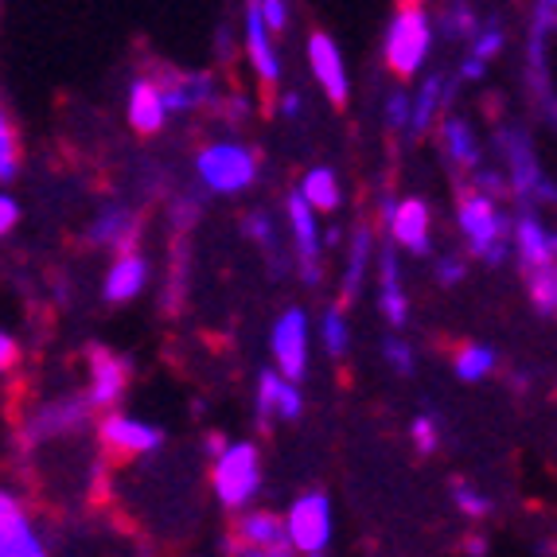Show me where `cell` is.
Masks as SVG:
<instances>
[{"mask_svg":"<svg viewBox=\"0 0 557 557\" xmlns=\"http://www.w3.org/2000/svg\"><path fill=\"white\" fill-rule=\"evenodd\" d=\"M94 425H98V413H94L83 391L47 394V398H32L28 406L16 409L12 445H16V456H36L44 448L71 445L83 433H90Z\"/></svg>","mask_w":557,"mask_h":557,"instance_id":"obj_1","label":"cell"},{"mask_svg":"<svg viewBox=\"0 0 557 557\" xmlns=\"http://www.w3.org/2000/svg\"><path fill=\"white\" fill-rule=\"evenodd\" d=\"M495 152H499V172L507 176L515 211H546L557 207V180L542 168V157L534 149L527 125L519 121H503L492 133Z\"/></svg>","mask_w":557,"mask_h":557,"instance_id":"obj_2","label":"cell"},{"mask_svg":"<svg viewBox=\"0 0 557 557\" xmlns=\"http://www.w3.org/2000/svg\"><path fill=\"white\" fill-rule=\"evenodd\" d=\"M511 203H495L472 187H456V231L465 253L487 270H503L511 261Z\"/></svg>","mask_w":557,"mask_h":557,"instance_id":"obj_3","label":"cell"},{"mask_svg":"<svg viewBox=\"0 0 557 557\" xmlns=\"http://www.w3.org/2000/svg\"><path fill=\"white\" fill-rule=\"evenodd\" d=\"M437 47V32H433V9L406 0L391 12L386 28H382V63L398 83H413L429 71Z\"/></svg>","mask_w":557,"mask_h":557,"instance_id":"obj_4","label":"cell"},{"mask_svg":"<svg viewBox=\"0 0 557 557\" xmlns=\"http://www.w3.org/2000/svg\"><path fill=\"white\" fill-rule=\"evenodd\" d=\"M191 168H196V184L207 196L234 199L253 191V184L261 180V149L242 137H214L199 145Z\"/></svg>","mask_w":557,"mask_h":557,"instance_id":"obj_5","label":"cell"},{"mask_svg":"<svg viewBox=\"0 0 557 557\" xmlns=\"http://www.w3.org/2000/svg\"><path fill=\"white\" fill-rule=\"evenodd\" d=\"M265 465H261L258 441H226V448L211 460V492L219 507L231 515H242L258 507Z\"/></svg>","mask_w":557,"mask_h":557,"instance_id":"obj_6","label":"cell"},{"mask_svg":"<svg viewBox=\"0 0 557 557\" xmlns=\"http://www.w3.org/2000/svg\"><path fill=\"white\" fill-rule=\"evenodd\" d=\"M285 534H288V546L297 557H320L327 554L335 539V511H332V499L327 492L312 487V492H300L297 499L285 507Z\"/></svg>","mask_w":557,"mask_h":557,"instance_id":"obj_7","label":"cell"},{"mask_svg":"<svg viewBox=\"0 0 557 557\" xmlns=\"http://www.w3.org/2000/svg\"><path fill=\"white\" fill-rule=\"evenodd\" d=\"M160 94H164L168 117H196V113H214L223 102V83L214 78V71H180V66H152Z\"/></svg>","mask_w":557,"mask_h":557,"instance_id":"obj_8","label":"cell"},{"mask_svg":"<svg viewBox=\"0 0 557 557\" xmlns=\"http://www.w3.org/2000/svg\"><path fill=\"white\" fill-rule=\"evenodd\" d=\"M285 226H288V258L293 270L308 288H317L324 281V223L320 214L297 196H285Z\"/></svg>","mask_w":557,"mask_h":557,"instance_id":"obj_9","label":"cell"},{"mask_svg":"<svg viewBox=\"0 0 557 557\" xmlns=\"http://www.w3.org/2000/svg\"><path fill=\"white\" fill-rule=\"evenodd\" d=\"M94 433H98L102 453L117 456V460L152 456V453H160L168 441L164 425H157V421H149V418H137L129 409H110V413H102L98 425H94Z\"/></svg>","mask_w":557,"mask_h":557,"instance_id":"obj_10","label":"cell"},{"mask_svg":"<svg viewBox=\"0 0 557 557\" xmlns=\"http://www.w3.org/2000/svg\"><path fill=\"white\" fill-rule=\"evenodd\" d=\"M270 355H273V371L300 386V379L308 374V359H312V317L300 305L281 308L277 317H273Z\"/></svg>","mask_w":557,"mask_h":557,"instance_id":"obj_11","label":"cell"},{"mask_svg":"<svg viewBox=\"0 0 557 557\" xmlns=\"http://www.w3.org/2000/svg\"><path fill=\"white\" fill-rule=\"evenodd\" d=\"M133 382V362L125 355L110 351V347H86V367H83V386L86 401L94 406V413L102 418L110 409L121 406V398L129 394Z\"/></svg>","mask_w":557,"mask_h":557,"instance_id":"obj_12","label":"cell"},{"mask_svg":"<svg viewBox=\"0 0 557 557\" xmlns=\"http://www.w3.org/2000/svg\"><path fill=\"white\" fill-rule=\"evenodd\" d=\"M0 557H51L44 527L28 499L0 483Z\"/></svg>","mask_w":557,"mask_h":557,"instance_id":"obj_13","label":"cell"},{"mask_svg":"<svg viewBox=\"0 0 557 557\" xmlns=\"http://www.w3.org/2000/svg\"><path fill=\"white\" fill-rule=\"evenodd\" d=\"M305 59H308V71L317 78L320 94H324L327 102L335 110H344L351 102V71H347V55L339 51L332 32L324 28H312L305 36Z\"/></svg>","mask_w":557,"mask_h":557,"instance_id":"obj_14","label":"cell"},{"mask_svg":"<svg viewBox=\"0 0 557 557\" xmlns=\"http://www.w3.org/2000/svg\"><path fill=\"white\" fill-rule=\"evenodd\" d=\"M305 418V391L297 382H288L273 367L258 371L253 382V421L261 433H273V425H293Z\"/></svg>","mask_w":557,"mask_h":557,"instance_id":"obj_15","label":"cell"},{"mask_svg":"<svg viewBox=\"0 0 557 557\" xmlns=\"http://www.w3.org/2000/svg\"><path fill=\"white\" fill-rule=\"evenodd\" d=\"M413 94V117H409V137H429V133L437 129L441 121L453 113L456 106V94H460V83H456L453 71H425Z\"/></svg>","mask_w":557,"mask_h":557,"instance_id":"obj_16","label":"cell"},{"mask_svg":"<svg viewBox=\"0 0 557 557\" xmlns=\"http://www.w3.org/2000/svg\"><path fill=\"white\" fill-rule=\"evenodd\" d=\"M374 305H379V317L391 324V332H401L413 317L406 293V273H401V253L394 250L391 242L379 246V258H374Z\"/></svg>","mask_w":557,"mask_h":557,"instance_id":"obj_17","label":"cell"},{"mask_svg":"<svg viewBox=\"0 0 557 557\" xmlns=\"http://www.w3.org/2000/svg\"><path fill=\"white\" fill-rule=\"evenodd\" d=\"M391 246L409 258H433V211L421 196H398L391 223L382 226Z\"/></svg>","mask_w":557,"mask_h":557,"instance_id":"obj_18","label":"cell"},{"mask_svg":"<svg viewBox=\"0 0 557 557\" xmlns=\"http://www.w3.org/2000/svg\"><path fill=\"white\" fill-rule=\"evenodd\" d=\"M242 55L250 63V75L258 78L265 90H281L285 66H281L277 39L270 36V28L261 24L258 4H242Z\"/></svg>","mask_w":557,"mask_h":557,"instance_id":"obj_19","label":"cell"},{"mask_svg":"<svg viewBox=\"0 0 557 557\" xmlns=\"http://www.w3.org/2000/svg\"><path fill=\"white\" fill-rule=\"evenodd\" d=\"M344 270H339V305L351 308L367 288V277L374 273V258H379V231L374 223H355L344 242Z\"/></svg>","mask_w":557,"mask_h":557,"instance_id":"obj_20","label":"cell"},{"mask_svg":"<svg viewBox=\"0 0 557 557\" xmlns=\"http://www.w3.org/2000/svg\"><path fill=\"white\" fill-rule=\"evenodd\" d=\"M433 137H437L445 164L453 168L460 180H468L475 168H483V137H480V129H475V121L468 117V113L453 110L445 121H441L437 129H433Z\"/></svg>","mask_w":557,"mask_h":557,"instance_id":"obj_21","label":"cell"},{"mask_svg":"<svg viewBox=\"0 0 557 557\" xmlns=\"http://www.w3.org/2000/svg\"><path fill=\"white\" fill-rule=\"evenodd\" d=\"M511 258L519 261L522 277L554 265V231L546 226L542 211L511 214Z\"/></svg>","mask_w":557,"mask_h":557,"instance_id":"obj_22","label":"cell"},{"mask_svg":"<svg viewBox=\"0 0 557 557\" xmlns=\"http://www.w3.org/2000/svg\"><path fill=\"white\" fill-rule=\"evenodd\" d=\"M86 242L98 250H137L140 242V211L129 203H106L94 211V219L86 223Z\"/></svg>","mask_w":557,"mask_h":557,"instance_id":"obj_23","label":"cell"},{"mask_svg":"<svg viewBox=\"0 0 557 557\" xmlns=\"http://www.w3.org/2000/svg\"><path fill=\"white\" fill-rule=\"evenodd\" d=\"M226 539L238 549H265V554H293L285 534V519L270 507H250V511L234 515Z\"/></svg>","mask_w":557,"mask_h":557,"instance_id":"obj_24","label":"cell"},{"mask_svg":"<svg viewBox=\"0 0 557 557\" xmlns=\"http://www.w3.org/2000/svg\"><path fill=\"white\" fill-rule=\"evenodd\" d=\"M125 121H129V129L140 133V137H157V133L168 129V106H164V94H160L157 78L149 71H140V75L129 78V90H125Z\"/></svg>","mask_w":557,"mask_h":557,"instance_id":"obj_25","label":"cell"},{"mask_svg":"<svg viewBox=\"0 0 557 557\" xmlns=\"http://www.w3.org/2000/svg\"><path fill=\"white\" fill-rule=\"evenodd\" d=\"M149 277H152V261L140 250L113 253L110 265H106V277H102V300L113 308L133 305V300L149 288Z\"/></svg>","mask_w":557,"mask_h":557,"instance_id":"obj_26","label":"cell"},{"mask_svg":"<svg viewBox=\"0 0 557 557\" xmlns=\"http://www.w3.org/2000/svg\"><path fill=\"white\" fill-rule=\"evenodd\" d=\"M507 51V24L503 20H483L480 32H475L472 39H468L465 47V59L456 63V83L460 86H472V83H483L487 78V66L495 63V59Z\"/></svg>","mask_w":557,"mask_h":557,"instance_id":"obj_27","label":"cell"},{"mask_svg":"<svg viewBox=\"0 0 557 557\" xmlns=\"http://www.w3.org/2000/svg\"><path fill=\"white\" fill-rule=\"evenodd\" d=\"M242 234H246V242H253L261 250V258H265V265H270L273 277H281V270H293V258H288L285 242H281V226L277 219H273L265 207H250V211L242 214Z\"/></svg>","mask_w":557,"mask_h":557,"instance_id":"obj_28","label":"cell"},{"mask_svg":"<svg viewBox=\"0 0 557 557\" xmlns=\"http://www.w3.org/2000/svg\"><path fill=\"white\" fill-rule=\"evenodd\" d=\"M293 191H297L320 219H324V214H335L339 207H344V180H339V172L327 164L305 168V176H300V184L293 187Z\"/></svg>","mask_w":557,"mask_h":557,"instance_id":"obj_29","label":"cell"},{"mask_svg":"<svg viewBox=\"0 0 557 557\" xmlns=\"http://www.w3.org/2000/svg\"><path fill=\"white\" fill-rule=\"evenodd\" d=\"M483 24V12L475 9L472 0H448L441 9H433V32L448 44H465L480 32Z\"/></svg>","mask_w":557,"mask_h":557,"instance_id":"obj_30","label":"cell"},{"mask_svg":"<svg viewBox=\"0 0 557 557\" xmlns=\"http://www.w3.org/2000/svg\"><path fill=\"white\" fill-rule=\"evenodd\" d=\"M317 339L332 362H344L347 355H351V317H347V308L339 305V300H332V305L320 312Z\"/></svg>","mask_w":557,"mask_h":557,"instance_id":"obj_31","label":"cell"},{"mask_svg":"<svg viewBox=\"0 0 557 557\" xmlns=\"http://www.w3.org/2000/svg\"><path fill=\"white\" fill-rule=\"evenodd\" d=\"M499 371V351L492 344H480V339H468L453 351V374L460 382H487Z\"/></svg>","mask_w":557,"mask_h":557,"instance_id":"obj_32","label":"cell"},{"mask_svg":"<svg viewBox=\"0 0 557 557\" xmlns=\"http://www.w3.org/2000/svg\"><path fill=\"white\" fill-rule=\"evenodd\" d=\"M448 499H453L456 515L465 522H472V527H480V522H487L495 515L492 495L483 492L480 483L465 480V475H453V480H448Z\"/></svg>","mask_w":557,"mask_h":557,"instance_id":"obj_33","label":"cell"},{"mask_svg":"<svg viewBox=\"0 0 557 557\" xmlns=\"http://www.w3.org/2000/svg\"><path fill=\"white\" fill-rule=\"evenodd\" d=\"M20 160H24V149H20L16 121H12L4 94H0V184H12L20 176Z\"/></svg>","mask_w":557,"mask_h":557,"instance_id":"obj_34","label":"cell"},{"mask_svg":"<svg viewBox=\"0 0 557 557\" xmlns=\"http://www.w3.org/2000/svg\"><path fill=\"white\" fill-rule=\"evenodd\" d=\"M527 300L530 308L546 320H557V277H554V265L539 273H527Z\"/></svg>","mask_w":557,"mask_h":557,"instance_id":"obj_35","label":"cell"},{"mask_svg":"<svg viewBox=\"0 0 557 557\" xmlns=\"http://www.w3.org/2000/svg\"><path fill=\"white\" fill-rule=\"evenodd\" d=\"M409 445H413V453L418 456H437L441 445H445V429H441V418H433V413H413L409 418Z\"/></svg>","mask_w":557,"mask_h":557,"instance_id":"obj_36","label":"cell"},{"mask_svg":"<svg viewBox=\"0 0 557 557\" xmlns=\"http://www.w3.org/2000/svg\"><path fill=\"white\" fill-rule=\"evenodd\" d=\"M379 355H382V362L391 367V374H398V379H409V374L418 371V347L409 344V335H401V332L386 335Z\"/></svg>","mask_w":557,"mask_h":557,"instance_id":"obj_37","label":"cell"},{"mask_svg":"<svg viewBox=\"0 0 557 557\" xmlns=\"http://www.w3.org/2000/svg\"><path fill=\"white\" fill-rule=\"evenodd\" d=\"M409 117H413V94H409V86L386 90V98H382V125L398 133V137H409Z\"/></svg>","mask_w":557,"mask_h":557,"instance_id":"obj_38","label":"cell"},{"mask_svg":"<svg viewBox=\"0 0 557 557\" xmlns=\"http://www.w3.org/2000/svg\"><path fill=\"white\" fill-rule=\"evenodd\" d=\"M468 273H472V258L465 250H441L433 258V285L437 288H456L465 285Z\"/></svg>","mask_w":557,"mask_h":557,"instance_id":"obj_39","label":"cell"},{"mask_svg":"<svg viewBox=\"0 0 557 557\" xmlns=\"http://www.w3.org/2000/svg\"><path fill=\"white\" fill-rule=\"evenodd\" d=\"M258 12H261V24L270 28L273 39L293 28V4H288V0H261Z\"/></svg>","mask_w":557,"mask_h":557,"instance_id":"obj_40","label":"cell"},{"mask_svg":"<svg viewBox=\"0 0 557 557\" xmlns=\"http://www.w3.org/2000/svg\"><path fill=\"white\" fill-rule=\"evenodd\" d=\"M20 359H24V347H20V339L9 332V327H0V379L16 371Z\"/></svg>","mask_w":557,"mask_h":557,"instance_id":"obj_41","label":"cell"},{"mask_svg":"<svg viewBox=\"0 0 557 557\" xmlns=\"http://www.w3.org/2000/svg\"><path fill=\"white\" fill-rule=\"evenodd\" d=\"M273 110H277V117H285V121H300L305 117V94L293 90V86H281Z\"/></svg>","mask_w":557,"mask_h":557,"instance_id":"obj_42","label":"cell"},{"mask_svg":"<svg viewBox=\"0 0 557 557\" xmlns=\"http://www.w3.org/2000/svg\"><path fill=\"white\" fill-rule=\"evenodd\" d=\"M20 199L9 196V191H0V238H9L12 231L20 226Z\"/></svg>","mask_w":557,"mask_h":557,"instance_id":"obj_43","label":"cell"},{"mask_svg":"<svg viewBox=\"0 0 557 557\" xmlns=\"http://www.w3.org/2000/svg\"><path fill=\"white\" fill-rule=\"evenodd\" d=\"M460 549H465V557H487V554H492V542H487V534H483V530H472V534L460 542Z\"/></svg>","mask_w":557,"mask_h":557,"instance_id":"obj_44","label":"cell"},{"mask_svg":"<svg viewBox=\"0 0 557 557\" xmlns=\"http://www.w3.org/2000/svg\"><path fill=\"white\" fill-rule=\"evenodd\" d=\"M226 441H231V437H223V433H214V429H211V433L203 437V456H207V460H214V456L223 453Z\"/></svg>","mask_w":557,"mask_h":557,"instance_id":"obj_45","label":"cell"},{"mask_svg":"<svg viewBox=\"0 0 557 557\" xmlns=\"http://www.w3.org/2000/svg\"><path fill=\"white\" fill-rule=\"evenodd\" d=\"M394 207H398V196H394V191H382V196H379V226L391 223Z\"/></svg>","mask_w":557,"mask_h":557,"instance_id":"obj_46","label":"cell"},{"mask_svg":"<svg viewBox=\"0 0 557 557\" xmlns=\"http://www.w3.org/2000/svg\"><path fill=\"white\" fill-rule=\"evenodd\" d=\"M347 242V234H344V226L339 223H332V226H324V250H339Z\"/></svg>","mask_w":557,"mask_h":557,"instance_id":"obj_47","label":"cell"},{"mask_svg":"<svg viewBox=\"0 0 557 557\" xmlns=\"http://www.w3.org/2000/svg\"><path fill=\"white\" fill-rule=\"evenodd\" d=\"M554 277H557V231H554Z\"/></svg>","mask_w":557,"mask_h":557,"instance_id":"obj_48","label":"cell"}]
</instances>
